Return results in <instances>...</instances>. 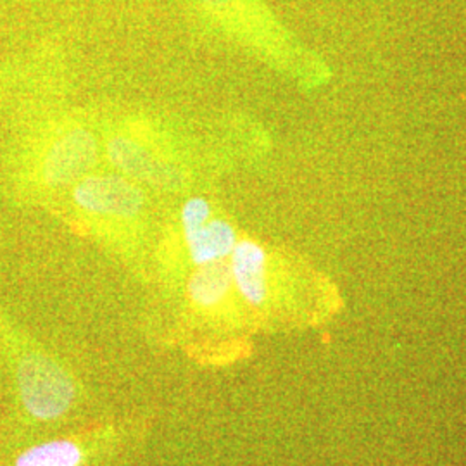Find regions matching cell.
Returning <instances> with one entry per match:
<instances>
[{
    "mask_svg": "<svg viewBox=\"0 0 466 466\" xmlns=\"http://www.w3.org/2000/svg\"><path fill=\"white\" fill-rule=\"evenodd\" d=\"M19 390L25 408L38 420L61 418L76 390L66 371L46 358H30L19 367Z\"/></svg>",
    "mask_w": 466,
    "mask_h": 466,
    "instance_id": "cell-1",
    "label": "cell"
},
{
    "mask_svg": "<svg viewBox=\"0 0 466 466\" xmlns=\"http://www.w3.org/2000/svg\"><path fill=\"white\" fill-rule=\"evenodd\" d=\"M75 204L90 215L135 218L146 206L138 185L119 175H86L73 185Z\"/></svg>",
    "mask_w": 466,
    "mask_h": 466,
    "instance_id": "cell-2",
    "label": "cell"
},
{
    "mask_svg": "<svg viewBox=\"0 0 466 466\" xmlns=\"http://www.w3.org/2000/svg\"><path fill=\"white\" fill-rule=\"evenodd\" d=\"M99 157V144L92 132L76 127L59 135L44 156L42 180L49 187L75 185L86 177Z\"/></svg>",
    "mask_w": 466,
    "mask_h": 466,
    "instance_id": "cell-3",
    "label": "cell"
},
{
    "mask_svg": "<svg viewBox=\"0 0 466 466\" xmlns=\"http://www.w3.org/2000/svg\"><path fill=\"white\" fill-rule=\"evenodd\" d=\"M106 152L109 163L127 178L161 188H177L182 184V175L177 167L161 161L146 146L130 137L116 135L109 138Z\"/></svg>",
    "mask_w": 466,
    "mask_h": 466,
    "instance_id": "cell-4",
    "label": "cell"
},
{
    "mask_svg": "<svg viewBox=\"0 0 466 466\" xmlns=\"http://www.w3.org/2000/svg\"><path fill=\"white\" fill-rule=\"evenodd\" d=\"M230 275L235 289L252 308H261L268 299V254L250 238L238 240L230 254Z\"/></svg>",
    "mask_w": 466,
    "mask_h": 466,
    "instance_id": "cell-5",
    "label": "cell"
},
{
    "mask_svg": "<svg viewBox=\"0 0 466 466\" xmlns=\"http://www.w3.org/2000/svg\"><path fill=\"white\" fill-rule=\"evenodd\" d=\"M190 259L196 267L227 261L238 242L237 232L227 219L211 218L202 228L185 238Z\"/></svg>",
    "mask_w": 466,
    "mask_h": 466,
    "instance_id": "cell-6",
    "label": "cell"
},
{
    "mask_svg": "<svg viewBox=\"0 0 466 466\" xmlns=\"http://www.w3.org/2000/svg\"><path fill=\"white\" fill-rule=\"evenodd\" d=\"M228 263L219 261L206 267H198L188 280V298L202 309H211L225 299L232 287Z\"/></svg>",
    "mask_w": 466,
    "mask_h": 466,
    "instance_id": "cell-7",
    "label": "cell"
},
{
    "mask_svg": "<svg viewBox=\"0 0 466 466\" xmlns=\"http://www.w3.org/2000/svg\"><path fill=\"white\" fill-rule=\"evenodd\" d=\"M84 451L67 439H56L23 451L15 466H82Z\"/></svg>",
    "mask_w": 466,
    "mask_h": 466,
    "instance_id": "cell-8",
    "label": "cell"
},
{
    "mask_svg": "<svg viewBox=\"0 0 466 466\" xmlns=\"http://www.w3.org/2000/svg\"><path fill=\"white\" fill-rule=\"evenodd\" d=\"M211 213H213L211 204L204 198H190L185 200L180 211V223H182L185 238L202 228L211 219Z\"/></svg>",
    "mask_w": 466,
    "mask_h": 466,
    "instance_id": "cell-9",
    "label": "cell"
},
{
    "mask_svg": "<svg viewBox=\"0 0 466 466\" xmlns=\"http://www.w3.org/2000/svg\"><path fill=\"white\" fill-rule=\"evenodd\" d=\"M204 2H209V4H223L227 0H204Z\"/></svg>",
    "mask_w": 466,
    "mask_h": 466,
    "instance_id": "cell-10",
    "label": "cell"
}]
</instances>
